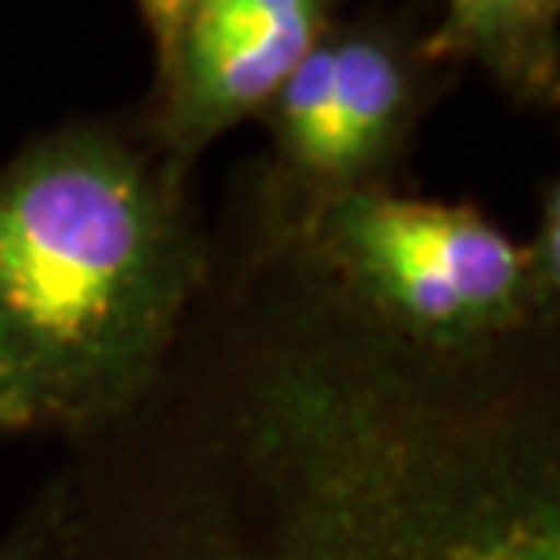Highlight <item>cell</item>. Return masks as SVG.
Returning <instances> with one entry per match:
<instances>
[{
  "label": "cell",
  "instance_id": "obj_10",
  "mask_svg": "<svg viewBox=\"0 0 560 560\" xmlns=\"http://www.w3.org/2000/svg\"><path fill=\"white\" fill-rule=\"evenodd\" d=\"M0 560H37V535H33V524H22L19 535H11V542L0 546Z\"/></svg>",
  "mask_w": 560,
  "mask_h": 560
},
{
  "label": "cell",
  "instance_id": "obj_7",
  "mask_svg": "<svg viewBox=\"0 0 560 560\" xmlns=\"http://www.w3.org/2000/svg\"><path fill=\"white\" fill-rule=\"evenodd\" d=\"M310 4H324V0H197L194 15L178 37L183 62L211 59V55L248 40L252 33L266 30L270 22Z\"/></svg>",
  "mask_w": 560,
  "mask_h": 560
},
{
  "label": "cell",
  "instance_id": "obj_9",
  "mask_svg": "<svg viewBox=\"0 0 560 560\" xmlns=\"http://www.w3.org/2000/svg\"><path fill=\"white\" fill-rule=\"evenodd\" d=\"M142 8L156 26V33H161V40L178 44L189 15H194V8H197V0H142Z\"/></svg>",
  "mask_w": 560,
  "mask_h": 560
},
{
  "label": "cell",
  "instance_id": "obj_1",
  "mask_svg": "<svg viewBox=\"0 0 560 560\" xmlns=\"http://www.w3.org/2000/svg\"><path fill=\"white\" fill-rule=\"evenodd\" d=\"M510 339L436 350L357 299L219 350L178 331L73 436L37 560H560L557 378Z\"/></svg>",
  "mask_w": 560,
  "mask_h": 560
},
{
  "label": "cell",
  "instance_id": "obj_5",
  "mask_svg": "<svg viewBox=\"0 0 560 560\" xmlns=\"http://www.w3.org/2000/svg\"><path fill=\"white\" fill-rule=\"evenodd\" d=\"M405 106V73L383 44L346 40L331 48V114L324 131L313 183L331 186L335 197L357 186L386 153Z\"/></svg>",
  "mask_w": 560,
  "mask_h": 560
},
{
  "label": "cell",
  "instance_id": "obj_8",
  "mask_svg": "<svg viewBox=\"0 0 560 560\" xmlns=\"http://www.w3.org/2000/svg\"><path fill=\"white\" fill-rule=\"evenodd\" d=\"M557 0H447V33L474 44H517L550 19Z\"/></svg>",
  "mask_w": 560,
  "mask_h": 560
},
{
  "label": "cell",
  "instance_id": "obj_6",
  "mask_svg": "<svg viewBox=\"0 0 560 560\" xmlns=\"http://www.w3.org/2000/svg\"><path fill=\"white\" fill-rule=\"evenodd\" d=\"M273 98L280 109V142H284L288 161L313 183L331 114V44H313Z\"/></svg>",
  "mask_w": 560,
  "mask_h": 560
},
{
  "label": "cell",
  "instance_id": "obj_4",
  "mask_svg": "<svg viewBox=\"0 0 560 560\" xmlns=\"http://www.w3.org/2000/svg\"><path fill=\"white\" fill-rule=\"evenodd\" d=\"M320 8L324 4L299 8L211 59L183 62L178 125L186 136H208L233 117L270 103L302 55L317 44Z\"/></svg>",
  "mask_w": 560,
  "mask_h": 560
},
{
  "label": "cell",
  "instance_id": "obj_2",
  "mask_svg": "<svg viewBox=\"0 0 560 560\" xmlns=\"http://www.w3.org/2000/svg\"><path fill=\"white\" fill-rule=\"evenodd\" d=\"M200 259L164 178L106 136L0 167V419L70 436L120 416L189 317Z\"/></svg>",
  "mask_w": 560,
  "mask_h": 560
},
{
  "label": "cell",
  "instance_id": "obj_3",
  "mask_svg": "<svg viewBox=\"0 0 560 560\" xmlns=\"http://www.w3.org/2000/svg\"><path fill=\"white\" fill-rule=\"evenodd\" d=\"M317 241L346 291L411 342L469 350L539 313L524 244L474 208L353 186L320 211Z\"/></svg>",
  "mask_w": 560,
  "mask_h": 560
},
{
  "label": "cell",
  "instance_id": "obj_11",
  "mask_svg": "<svg viewBox=\"0 0 560 560\" xmlns=\"http://www.w3.org/2000/svg\"><path fill=\"white\" fill-rule=\"evenodd\" d=\"M0 430H8V425H4V419H0Z\"/></svg>",
  "mask_w": 560,
  "mask_h": 560
}]
</instances>
